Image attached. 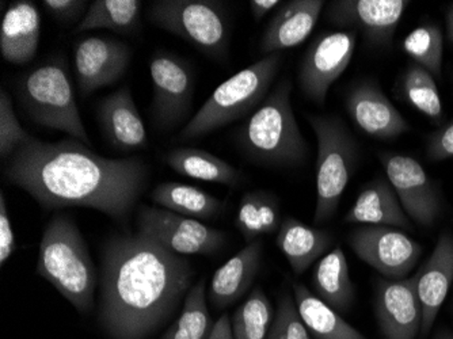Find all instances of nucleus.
Masks as SVG:
<instances>
[{"label": "nucleus", "instance_id": "f03ea898", "mask_svg": "<svg viewBox=\"0 0 453 339\" xmlns=\"http://www.w3.org/2000/svg\"><path fill=\"white\" fill-rule=\"evenodd\" d=\"M192 265L149 236L117 235L102 251L99 320L111 339H146L193 287Z\"/></svg>", "mask_w": 453, "mask_h": 339}, {"label": "nucleus", "instance_id": "4be33fe9", "mask_svg": "<svg viewBox=\"0 0 453 339\" xmlns=\"http://www.w3.org/2000/svg\"><path fill=\"white\" fill-rule=\"evenodd\" d=\"M41 15L35 2L18 0L4 12L0 27V52L12 65H27L37 55Z\"/></svg>", "mask_w": 453, "mask_h": 339}, {"label": "nucleus", "instance_id": "cd10ccee", "mask_svg": "<svg viewBox=\"0 0 453 339\" xmlns=\"http://www.w3.org/2000/svg\"><path fill=\"white\" fill-rule=\"evenodd\" d=\"M279 200L265 190L244 193L239 204L235 227L246 243L272 235L281 227Z\"/></svg>", "mask_w": 453, "mask_h": 339}, {"label": "nucleus", "instance_id": "b1692460", "mask_svg": "<svg viewBox=\"0 0 453 339\" xmlns=\"http://www.w3.org/2000/svg\"><path fill=\"white\" fill-rule=\"evenodd\" d=\"M327 231L312 228L295 218H285L277 232L276 246L295 274L300 275L332 246Z\"/></svg>", "mask_w": 453, "mask_h": 339}, {"label": "nucleus", "instance_id": "dca6fc26", "mask_svg": "<svg viewBox=\"0 0 453 339\" xmlns=\"http://www.w3.org/2000/svg\"><path fill=\"white\" fill-rule=\"evenodd\" d=\"M375 312L384 339H416L421 333L422 308L414 275L398 281L380 280Z\"/></svg>", "mask_w": 453, "mask_h": 339}, {"label": "nucleus", "instance_id": "f257e3e1", "mask_svg": "<svg viewBox=\"0 0 453 339\" xmlns=\"http://www.w3.org/2000/svg\"><path fill=\"white\" fill-rule=\"evenodd\" d=\"M7 182L44 209L85 206L122 220L136 205L149 170L139 158L108 159L76 139H32L9 158Z\"/></svg>", "mask_w": 453, "mask_h": 339}, {"label": "nucleus", "instance_id": "6e6552de", "mask_svg": "<svg viewBox=\"0 0 453 339\" xmlns=\"http://www.w3.org/2000/svg\"><path fill=\"white\" fill-rule=\"evenodd\" d=\"M149 19L197 48L210 58H226L230 48V24L219 2L210 0H155Z\"/></svg>", "mask_w": 453, "mask_h": 339}, {"label": "nucleus", "instance_id": "1a4fd4ad", "mask_svg": "<svg viewBox=\"0 0 453 339\" xmlns=\"http://www.w3.org/2000/svg\"><path fill=\"white\" fill-rule=\"evenodd\" d=\"M137 232L178 256H211L226 241L223 231L197 219L146 205L140 206L137 213Z\"/></svg>", "mask_w": 453, "mask_h": 339}, {"label": "nucleus", "instance_id": "aec40b11", "mask_svg": "<svg viewBox=\"0 0 453 339\" xmlns=\"http://www.w3.org/2000/svg\"><path fill=\"white\" fill-rule=\"evenodd\" d=\"M323 6L322 0H289L280 4L262 35L261 52L266 56L281 53L304 42L314 30Z\"/></svg>", "mask_w": 453, "mask_h": 339}, {"label": "nucleus", "instance_id": "2f4dec72", "mask_svg": "<svg viewBox=\"0 0 453 339\" xmlns=\"http://www.w3.org/2000/svg\"><path fill=\"white\" fill-rule=\"evenodd\" d=\"M402 93L411 106L434 122L442 119V102L436 79L416 63H410L402 78Z\"/></svg>", "mask_w": 453, "mask_h": 339}, {"label": "nucleus", "instance_id": "39448f33", "mask_svg": "<svg viewBox=\"0 0 453 339\" xmlns=\"http://www.w3.org/2000/svg\"><path fill=\"white\" fill-rule=\"evenodd\" d=\"M15 93L35 124L58 129L90 145L79 114L75 91L65 58H50L18 78Z\"/></svg>", "mask_w": 453, "mask_h": 339}, {"label": "nucleus", "instance_id": "6ab92c4d", "mask_svg": "<svg viewBox=\"0 0 453 339\" xmlns=\"http://www.w3.org/2000/svg\"><path fill=\"white\" fill-rule=\"evenodd\" d=\"M96 117L104 137L119 151H137L147 147L146 127L128 88L102 99Z\"/></svg>", "mask_w": 453, "mask_h": 339}, {"label": "nucleus", "instance_id": "2eb2a0df", "mask_svg": "<svg viewBox=\"0 0 453 339\" xmlns=\"http://www.w3.org/2000/svg\"><path fill=\"white\" fill-rule=\"evenodd\" d=\"M131 58V48L116 38H81L73 47V70L81 96L119 81L126 75Z\"/></svg>", "mask_w": 453, "mask_h": 339}, {"label": "nucleus", "instance_id": "37998d69", "mask_svg": "<svg viewBox=\"0 0 453 339\" xmlns=\"http://www.w3.org/2000/svg\"><path fill=\"white\" fill-rule=\"evenodd\" d=\"M434 339H453V333L452 331L444 328V330L437 331L436 335H434Z\"/></svg>", "mask_w": 453, "mask_h": 339}, {"label": "nucleus", "instance_id": "a211bd4d", "mask_svg": "<svg viewBox=\"0 0 453 339\" xmlns=\"http://www.w3.org/2000/svg\"><path fill=\"white\" fill-rule=\"evenodd\" d=\"M416 279L417 295L422 308L421 334L432 331L440 308L453 284V234L444 231L437 239L432 256L419 267Z\"/></svg>", "mask_w": 453, "mask_h": 339}, {"label": "nucleus", "instance_id": "412c9836", "mask_svg": "<svg viewBox=\"0 0 453 339\" xmlns=\"http://www.w3.org/2000/svg\"><path fill=\"white\" fill-rule=\"evenodd\" d=\"M262 251L259 239L250 242L213 273L208 297L215 310H226L250 290L261 267Z\"/></svg>", "mask_w": 453, "mask_h": 339}, {"label": "nucleus", "instance_id": "473e14b6", "mask_svg": "<svg viewBox=\"0 0 453 339\" xmlns=\"http://www.w3.org/2000/svg\"><path fill=\"white\" fill-rule=\"evenodd\" d=\"M272 322L273 308L271 302L261 288H256L234 312L231 320L234 338L266 339Z\"/></svg>", "mask_w": 453, "mask_h": 339}, {"label": "nucleus", "instance_id": "72a5a7b5", "mask_svg": "<svg viewBox=\"0 0 453 339\" xmlns=\"http://www.w3.org/2000/svg\"><path fill=\"white\" fill-rule=\"evenodd\" d=\"M403 50L413 63L429 71L434 79L442 76L444 58V35L439 25H422L407 35Z\"/></svg>", "mask_w": 453, "mask_h": 339}, {"label": "nucleus", "instance_id": "e433bc0d", "mask_svg": "<svg viewBox=\"0 0 453 339\" xmlns=\"http://www.w3.org/2000/svg\"><path fill=\"white\" fill-rule=\"evenodd\" d=\"M41 4L61 25L75 24L78 20L81 22L90 7L83 0H44Z\"/></svg>", "mask_w": 453, "mask_h": 339}, {"label": "nucleus", "instance_id": "4c0bfd02", "mask_svg": "<svg viewBox=\"0 0 453 339\" xmlns=\"http://www.w3.org/2000/svg\"><path fill=\"white\" fill-rule=\"evenodd\" d=\"M427 159L432 162L452 159L453 158V121L430 135L426 147Z\"/></svg>", "mask_w": 453, "mask_h": 339}, {"label": "nucleus", "instance_id": "a19ab883", "mask_svg": "<svg viewBox=\"0 0 453 339\" xmlns=\"http://www.w3.org/2000/svg\"><path fill=\"white\" fill-rule=\"evenodd\" d=\"M251 12H253L254 19L258 22L265 15L269 14L272 10L280 7L281 2L279 0H251L250 4Z\"/></svg>", "mask_w": 453, "mask_h": 339}, {"label": "nucleus", "instance_id": "f3484780", "mask_svg": "<svg viewBox=\"0 0 453 339\" xmlns=\"http://www.w3.org/2000/svg\"><path fill=\"white\" fill-rule=\"evenodd\" d=\"M345 104L353 122L373 139H396L410 131L409 122L376 81H363L355 84L349 90Z\"/></svg>", "mask_w": 453, "mask_h": 339}, {"label": "nucleus", "instance_id": "f8f14e48", "mask_svg": "<svg viewBox=\"0 0 453 339\" xmlns=\"http://www.w3.org/2000/svg\"><path fill=\"white\" fill-rule=\"evenodd\" d=\"M379 159L409 219L425 228L434 227L441 215V195L421 163L396 152H381Z\"/></svg>", "mask_w": 453, "mask_h": 339}, {"label": "nucleus", "instance_id": "20e7f679", "mask_svg": "<svg viewBox=\"0 0 453 339\" xmlns=\"http://www.w3.org/2000/svg\"><path fill=\"white\" fill-rule=\"evenodd\" d=\"M37 273L79 312L93 310L98 275L73 219L58 215L48 223L40 242Z\"/></svg>", "mask_w": 453, "mask_h": 339}, {"label": "nucleus", "instance_id": "7c9ffc66", "mask_svg": "<svg viewBox=\"0 0 453 339\" xmlns=\"http://www.w3.org/2000/svg\"><path fill=\"white\" fill-rule=\"evenodd\" d=\"M205 280L193 285L183 302L182 312L162 339H205L211 331Z\"/></svg>", "mask_w": 453, "mask_h": 339}, {"label": "nucleus", "instance_id": "423d86ee", "mask_svg": "<svg viewBox=\"0 0 453 339\" xmlns=\"http://www.w3.org/2000/svg\"><path fill=\"white\" fill-rule=\"evenodd\" d=\"M281 63V53L267 55L224 81L185 125L178 139H200L253 113L269 96Z\"/></svg>", "mask_w": 453, "mask_h": 339}, {"label": "nucleus", "instance_id": "bb28decb", "mask_svg": "<svg viewBox=\"0 0 453 339\" xmlns=\"http://www.w3.org/2000/svg\"><path fill=\"white\" fill-rule=\"evenodd\" d=\"M166 162L183 177L228 186L241 182V174L234 166L197 148H175L166 155Z\"/></svg>", "mask_w": 453, "mask_h": 339}, {"label": "nucleus", "instance_id": "9d476101", "mask_svg": "<svg viewBox=\"0 0 453 339\" xmlns=\"http://www.w3.org/2000/svg\"><path fill=\"white\" fill-rule=\"evenodd\" d=\"M356 256L391 281L407 279L418 264L422 246L394 227L364 226L349 234Z\"/></svg>", "mask_w": 453, "mask_h": 339}, {"label": "nucleus", "instance_id": "ea45409f", "mask_svg": "<svg viewBox=\"0 0 453 339\" xmlns=\"http://www.w3.org/2000/svg\"><path fill=\"white\" fill-rule=\"evenodd\" d=\"M205 339H235L234 338L233 325H231L230 316L224 313L216 320L215 325L211 328Z\"/></svg>", "mask_w": 453, "mask_h": 339}, {"label": "nucleus", "instance_id": "c85d7f7f", "mask_svg": "<svg viewBox=\"0 0 453 339\" xmlns=\"http://www.w3.org/2000/svg\"><path fill=\"white\" fill-rule=\"evenodd\" d=\"M159 208L192 219H212L220 213L224 203L196 186L180 182L157 185L151 195Z\"/></svg>", "mask_w": 453, "mask_h": 339}, {"label": "nucleus", "instance_id": "c9c22d12", "mask_svg": "<svg viewBox=\"0 0 453 339\" xmlns=\"http://www.w3.org/2000/svg\"><path fill=\"white\" fill-rule=\"evenodd\" d=\"M0 113V154L2 158H10L20 145L29 142L32 136L18 122L12 111V99L4 90H2Z\"/></svg>", "mask_w": 453, "mask_h": 339}, {"label": "nucleus", "instance_id": "0eeeda50", "mask_svg": "<svg viewBox=\"0 0 453 339\" xmlns=\"http://www.w3.org/2000/svg\"><path fill=\"white\" fill-rule=\"evenodd\" d=\"M318 140L317 208L314 221L326 223L337 212L355 173L358 144L338 117L308 116Z\"/></svg>", "mask_w": 453, "mask_h": 339}, {"label": "nucleus", "instance_id": "4468645a", "mask_svg": "<svg viewBox=\"0 0 453 339\" xmlns=\"http://www.w3.org/2000/svg\"><path fill=\"white\" fill-rule=\"evenodd\" d=\"M406 0H335L328 4L327 19L346 30H360L372 47L389 48Z\"/></svg>", "mask_w": 453, "mask_h": 339}, {"label": "nucleus", "instance_id": "f704fd0d", "mask_svg": "<svg viewBox=\"0 0 453 339\" xmlns=\"http://www.w3.org/2000/svg\"><path fill=\"white\" fill-rule=\"evenodd\" d=\"M266 339H311L289 293H282L280 297L276 316Z\"/></svg>", "mask_w": 453, "mask_h": 339}, {"label": "nucleus", "instance_id": "79ce46f5", "mask_svg": "<svg viewBox=\"0 0 453 339\" xmlns=\"http://www.w3.org/2000/svg\"><path fill=\"white\" fill-rule=\"evenodd\" d=\"M447 37L449 44L453 45V4H450L447 12Z\"/></svg>", "mask_w": 453, "mask_h": 339}, {"label": "nucleus", "instance_id": "393cba45", "mask_svg": "<svg viewBox=\"0 0 453 339\" xmlns=\"http://www.w3.org/2000/svg\"><path fill=\"white\" fill-rule=\"evenodd\" d=\"M294 299L308 333H311L315 339H366L334 308L312 295L304 285L295 282Z\"/></svg>", "mask_w": 453, "mask_h": 339}, {"label": "nucleus", "instance_id": "58836bf2", "mask_svg": "<svg viewBox=\"0 0 453 339\" xmlns=\"http://www.w3.org/2000/svg\"><path fill=\"white\" fill-rule=\"evenodd\" d=\"M15 251V236L4 195H0V264L4 266Z\"/></svg>", "mask_w": 453, "mask_h": 339}, {"label": "nucleus", "instance_id": "5701e85b", "mask_svg": "<svg viewBox=\"0 0 453 339\" xmlns=\"http://www.w3.org/2000/svg\"><path fill=\"white\" fill-rule=\"evenodd\" d=\"M343 220L364 226L411 229L409 216L388 181L375 180L366 185Z\"/></svg>", "mask_w": 453, "mask_h": 339}, {"label": "nucleus", "instance_id": "a878e982", "mask_svg": "<svg viewBox=\"0 0 453 339\" xmlns=\"http://www.w3.org/2000/svg\"><path fill=\"white\" fill-rule=\"evenodd\" d=\"M314 288L318 297L337 312H346L355 300V285L349 274L348 261L341 247H335L315 267Z\"/></svg>", "mask_w": 453, "mask_h": 339}, {"label": "nucleus", "instance_id": "c756f323", "mask_svg": "<svg viewBox=\"0 0 453 339\" xmlns=\"http://www.w3.org/2000/svg\"><path fill=\"white\" fill-rule=\"evenodd\" d=\"M142 7L139 0H96L73 33L109 29L119 35H131L139 27Z\"/></svg>", "mask_w": 453, "mask_h": 339}, {"label": "nucleus", "instance_id": "9b49d317", "mask_svg": "<svg viewBox=\"0 0 453 339\" xmlns=\"http://www.w3.org/2000/svg\"><path fill=\"white\" fill-rule=\"evenodd\" d=\"M357 44V32L340 30L318 35L300 63L297 81L308 99L325 104L326 96L350 65Z\"/></svg>", "mask_w": 453, "mask_h": 339}, {"label": "nucleus", "instance_id": "7ed1b4c3", "mask_svg": "<svg viewBox=\"0 0 453 339\" xmlns=\"http://www.w3.org/2000/svg\"><path fill=\"white\" fill-rule=\"evenodd\" d=\"M292 84L284 78L242 125L236 142L253 162L269 167H297L307 159L291 101Z\"/></svg>", "mask_w": 453, "mask_h": 339}, {"label": "nucleus", "instance_id": "ddd939ff", "mask_svg": "<svg viewBox=\"0 0 453 339\" xmlns=\"http://www.w3.org/2000/svg\"><path fill=\"white\" fill-rule=\"evenodd\" d=\"M150 75L154 86V112L157 127L174 128L192 104L195 76L192 65L173 53L157 50L150 60Z\"/></svg>", "mask_w": 453, "mask_h": 339}]
</instances>
